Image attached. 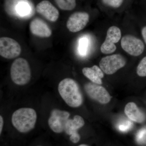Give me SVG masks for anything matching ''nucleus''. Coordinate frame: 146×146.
<instances>
[{
    "instance_id": "obj_1",
    "label": "nucleus",
    "mask_w": 146,
    "mask_h": 146,
    "mask_svg": "<svg viewBox=\"0 0 146 146\" xmlns=\"http://www.w3.org/2000/svg\"><path fill=\"white\" fill-rule=\"evenodd\" d=\"M58 89L60 96L70 107H80L83 103V96L79 86L72 79L66 78L61 80Z\"/></svg>"
},
{
    "instance_id": "obj_2",
    "label": "nucleus",
    "mask_w": 146,
    "mask_h": 146,
    "mask_svg": "<svg viewBox=\"0 0 146 146\" xmlns=\"http://www.w3.org/2000/svg\"><path fill=\"white\" fill-rule=\"evenodd\" d=\"M37 114L31 108H22L16 110L12 114L11 122L19 132L25 133L32 130L35 127Z\"/></svg>"
},
{
    "instance_id": "obj_3",
    "label": "nucleus",
    "mask_w": 146,
    "mask_h": 146,
    "mask_svg": "<svg viewBox=\"0 0 146 146\" xmlns=\"http://www.w3.org/2000/svg\"><path fill=\"white\" fill-rule=\"evenodd\" d=\"M10 76L16 85L23 86L28 83L31 79V72L27 60L23 58H16L11 64Z\"/></svg>"
},
{
    "instance_id": "obj_4",
    "label": "nucleus",
    "mask_w": 146,
    "mask_h": 146,
    "mask_svg": "<svg viewBox=\"0 0 146 146\" xmlns=\"http://www.w3.org/2000/svg\"><path fill=\"white\" fill-rule=\"evenodd\" d=\"M125 58L120 54H114L103 58L100 62V68L108 75L113 74L125 66Z\"/></svg>"
},
{
    "instance_id": "obj_5",
    "label": "nucleus",
    "mask_w": 146,
    "mask_h": 146,
    "mask_svg": "<svg viewBox=\"0 0 146 146\" xmlns=\"http://www.w3.org/2000/svg\"><path fill=\"white\" fill-rule=\"evenodd\" d=\"M70 114L68 111L58 109L52 110L48 120L50 128L56 133H61L64 131L65 124Z\"/></svg>"
},
{
    "instance_id": "obj_6",
    "label": "nucleus",
    "mask_w": 146,
    "mask_h": 146,
    "mask_svg": "<svg viewBox=\"0 0 146 146\" xmlns=\"http://www.w3.org/2000/svg\"><path fill=\"white\" fill-rule=\"evenodd\" d=\"M21 48L17 41L8 37L0 38V55L7 59H12L21 54Z\"/></svg>"
},
{
    "instance_id": "obj_7",
    "label": "nucleus",
    "mask_w": 146,
    "mask_h": 146,
    "mask_svg": "<svg viewBox=\"0 0 146 146\" xmlns=\"http://www.w3.org/2000/svg\"><path fill=\"white\" fill-rule=\"evenodd\" d=\"M84 90L86 94L92 100L102 104H106L110 102L112 97L103 86L93 82L85 84Z\"/></svg>"
},
{
    "instance_id": "obj_8",
    "label": "nucleus",
    "mask_w": 146,
    "mask_h": 146,
    "mask_svg": "<svg viewBox=\"0 0 146 146\" xmlns=\"http://www.w3.org/2000/svg\"><path fill=\"white\" fill-rule=\"evenodd\" d=\"M121 46L124 50L133 56H137L143 53L145 49L143 42L132 35H125L121 40Z\"/></svg>"
},
{
    "instance_id": "obj_9",
    "label": "nucleus",
    "mask_w": 146,
    "mask_h": 146,
    "mask_svg": "<svg viewBox=\"0 0 146 146\" xmlns=\"http://www.w3.org/2000/svg\"><path fill=\"white\" fill-rule=\"evenodd\" d=\"M121 36L120 29L112 26L108 29L104 42L101 46L102 52L104 54H110L116 51L117 47L115 44L119 41Z\"/></svg>"
},
{
    "instance_id": "obj_10",
    "label": "nucleus",
    "mask_w": 146,
    "mask_h": 146,
    "mask_svg": "<svg viewBox=\"0 0 146 146\" xmlns=\"http://www.w3.org/2000/svg\"><path fill=\"white\" fill-rule=\"evenodd\" d=\"M89 13L84 11H77L71 15L67 21L66 26L69 31L76 33L83 29L89 21Z\"/></svg>"
},
{
    "instance_id": "obj_11",
    "label": "nucleus",
    "mask_w": 146,
    "mask_h": 146,
    "mask_svg": "<svg viewBox=\"0 0 146 146\" xmlns=\"http://www.w3.org/2000/svg\"><path fill=\"white\" fill-rule=\"evenodd\" d=\"M36 10L37 13L51 22H56L59 18V11L48 1L40 2L36 5Z\"/></svg>"
},
{
    "instance_id": "obj_12",
    "label": "nucleus",
    "mask_w": 146,
    "mask_h": 146,
    "mask_svg": "<svg viewBox=\"0 0 146 146\" xmlns=\"http://www.w3.org/2000/svg\"><path fill=\"white\" fill-rule=\"evenodd\" d=\"M30 31L32 34L40 37H49L52 34V31L46 23L39 18H35L31 22Z\"/></svg>"
},
{
    "instance_id": "obj_13",
    "label": "nucleus",
    "mask_w": 146,
    "mask_h": 146,
    "mask_svg": "<svg viewBox=\"0 0 146 146\" xmlns=\"http://www.w3.org/2000/svg\"><path fill=\"white\" fill-rule=\"evenodd\" d=\"M124 112L129 119L135 122L142 123L145 121V115L134 103L131 102L127 104L125 108Z\"/></svg>"
},
{
    "instance_id": "obj_14",
    "label": "nucleus",
    "mask_w": 146,
    "mask_h": 146,
    "mask_svg": "<svg viewBox=\"0 0 146 146\" xmlns=\"http://www.w3.org/2000/svg\"><path fill=\"white\" fill-rule=\"evenodd\" d=\"M85 122L82 117L75 115L73 119H69L65 124L64 131L70 136L77 135V131L84 125Z\"/></svg>"
},
{
    "instance_id": "obj_15",
    "label": "nucleus",
    "mask_w": 146,
    "mask_h": 146,
    "mask_svg": "<svg viewBox=\"0 0 146 146\" xmlns=\"http://www.w3.org/2000/svg\"><path fill=\"white\" fill-rule=\"evenodd\" d=\"M82 72L84 76L93 83L99 85L102 83V79L104 77V74L102 69L97 65H94L91 68H84Z\"/></svg>"
},
{
    "instance_id": "obj_16",
    "label": "nucleus",
    "mask_w": 146,
    "mask_h": 146,
    "mask_svg": "<svg viewBox=\"0 0 146 146\" xmlns=\"http://www.w3.org/2000/svg\"><path fill=\"white\" fill-rule=\"evenodd\" d=\"M17 17L25 18L30 16L31 7L28 1H23L18 5L16 9Z\"/></svg>"
},
{
    "instance_id": "obj_17",
    "label": "nucleus",
    "mask_w": 146,
    "mask_h": 146,
    "mask_svg": "<svg viewBox=\"0 0 146 146\" xmlns=\"http://www.w3.org/2000/svg\"><path fill=\"white\" fill-rule=\"evenodd\" d=\"M28 0H5V9L9 16L17 17L16 9L20 3Z\"/></svg>"
},
{
    "instance_id": "obj_18",
    "label": "nucleus",
    "mask_w": 146,
    "mask_h": 146,
    "mask_svg": "<svg viewBox=\"0 0 146 146\" xmlns=\"http://www.w3.org/2000/svg\"><path fill=\"white\" fill-rule=\"evenodd\" d=\"M58 7L61 10L72 11L76 6V0H54Z\"/></svg>"
},
{
    "instance_id": "obj_19",
    "label": "nucleus",
    "mask_w": 146,
    "mask_h": 146,
    "mask_svg": "<svg viewBox=\"0 0 146 146\" xmlns=\"http://www.w3.org/2000/svg\"><path fill=\"white\" fill-rule=\"evenodd\" d=\"M125 0H100L102 4L108 8L117 9L122 6Z\"/></svg>"
},
{
    "instance_id": "obj_20",
    "label": "nucleus",
    "mask_w": 146,
    "mask_h": 146,
    "mask_svg": "<svg viewBox=\"0 0 146 146\" xmlns=\"http://www.w3.org/2000/svg\"><path fill=\"white\" fill-rule=\"evenodd\" d=\"M89 46V40L85 37L81 38L79 42V52L80 55L84 56L86 54Z\"/></svg>"
},
{
    "instance_id": "obj_21",
    "label": "nucleus",
    "mask_w": 146,
    "mask_h": 146,
    "mask_svg": "<svg viewBox=\"0 0 146 146\" xmlns=\"http://www.w3.org/2000/svg\"><path fill=\"white\" fill-rule=\"evenodd\" d=\"M136 72L139 76H146V56L140 61L137 66Z\"/></svg>"
},
{
    "instance_id": "obj_22",
    "label": "nucleus",
    "mask_w": 146,
    "mask_h": 146,
    "mask_svg": "<svg viewBox=\"0 0 146 146\" xmlns=\"http://www.w3.org/2000/svg\"><path fill=\"white\" fill-rule=\"evenodd\" d=\"M136 141L139 143H143L146 142V129H142L139 131L136 136Z\"/></svg>"
},
{
    "instance_id": "obj_23",
    "label": "nucleus",
    "mask_w": 146,
    "mask_h": 146,
    "mask_svg": "<svg viewBox=\"0 0 146 146\" xmlns=\"http://www.w3.org/2000/svg\"><path fill=\"white\" fill-rule=\"evenodd\" d=\"M132 123L128 121H126L120 124L118 126L119 130L123 132H126L131 128L132 126Z\"/></svg>"
},
{
    "instance_id": "obj_24",
    "label": "nucleus",
    "mask_w": 146,
    "mask_h": 146,
    "mask_svg": "<svg viewBox=\"0 0 146 146\" xmlns=\"http://www.w3.org/2000/svg\"><path fill=\"white\" fill-rule=\"evenodd\" d=\"M4 125V120L2 116H0V133L1 134Z\"/></svg>"
},
{
    "instance_id": "obj_25",
    "label": "nucleus",
    "mask_w": 146,
    "mask_h": 146,
    "mask_svg": "<svg viewBox=\"0 0 146 146\" xmlns=\"http://www.w3.org/2000/svg\"><path fill=\"white\" fill-rule=\"evenodd\" d=\"M141 33H142V36L143 38L144 41L146 44V26L144 27L142 29Z\"/></svg>"
},
{
    "instance_id": "obj_26",
    "label": "nucleus",
    "mask_w": 146,
    "mask_h": 146,
    "mask_svg": "<svg viewBox=\"0 0 146 146\" xmlns=\"http://www.w3.org/2000/svg\"><path fill=\"white\" fill-rule=\"evenodd\" d=\"M78 146H89L87 145H85V144H82V145H80Z\"/></svg>"
},
{
    "instance_id": "obj_27",
    "label": "nucleus",
    "mask_w": 146,
    "mask_h": 146,
    "mask_svg": "<svg viewBox=\"0 0 146 146\" xmlns=\"http://www.w3.org/2000/svg\"></svg>"
}]
</instances>
